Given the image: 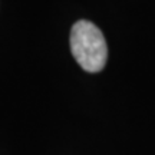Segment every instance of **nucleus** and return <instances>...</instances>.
Instances as JSON below:
<instances>
[{
	"mask_svg": "<svg viewBox=\"0 0 155 155\" xmlns=\"http://www.w3.org/2000/svg\"><path fill=\"white\" fill-rule=\"evenodd\" d=\"M71 50L83 71L101 72L108 59V46L104 35L92 22L79 20L71 30Z\"/></svg>",
	"mask_w": 155,
	"mask_h": 155,
	"instance_id": "1",
	"label": "nucleus"
}]
</instances>
